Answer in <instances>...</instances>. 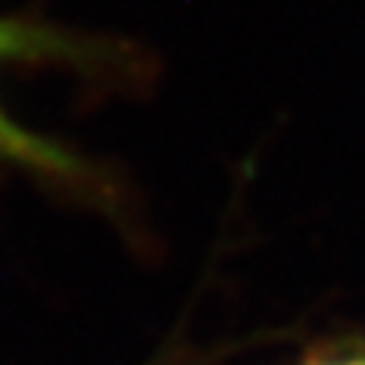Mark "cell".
<instances>
[{
  "instance_id": "cell-2",
  "label": "cell",
  "mask_w": 365,
  "mask_h": 365,
  "mask_svg": "<svg viewBox=\"0 0 365 365\" xmlns=\"http://www.w3.org/2000/svg\"><path fill=\"white\" fill-rule=\"evenodd\" d=\"M328 365H365V355H352V359H339V362H328Z\"/></svg>"
},
{
  "instance_id": "cell-1",
  "label": "cell",
  "mask_w": 365,
  "mask_h": 365,
  "mask_svg": "<svg viewBox=\"0 0 365 365\" xmlns=\"http://www.w3.org/2000/svg\"><path fill=\"white\" fill-rule=\"evenodd\" d=\"M88 58L91 54L85 48V41L71 38L65 31L34 24V21H21V17H0V68L54 65V61L85 65ZM0 159H7V163L27 173H38L48 180H65L75 182V186L91 176L88 166L78 156H71L65 145L51 143L44 135H34L21 122H14L4 102H0Z\"/></svg>"
}]
</instances>
